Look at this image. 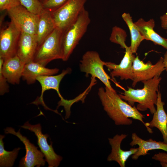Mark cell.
Listing matches in <instances>:
<instances>
[{
	"label": "cell",
	"mask_w": 167,
	"mask_h": 167,
	"mask_svg": "<svg viewBox=\"0 0 167 167\" xmlns=\"http://www.w3.org/2000/svg\"><path fill=\"white\" fill-rule=\"evenodd\" d=\"M98 94L104 110L115 125H130L133 122L131 118L139 121L145 126L144 116L135 107L124 101L116 91L101 87L98 89Z\"/></svg>",
	"instance_id": "1"
},
{
	"label": "cell",
	"mask_w": 167,
	"mask_h": 167,
	"mask_svg": "<svg viewBox=\"0 0 167 167\" xmlns=\"http://www.w3.org/2000/svg\"><path fill=\"white\" fill-rule=\"evenodd\" d=\"M160 75H156L151 79L142 81L144 86L142 89L127 87V90L119 95L132 106L137 103L136 108L138 110L144 111L149 109L153 114L156 110L155 106L157 103L159 85L162 79Z\"/></svg>",
	"instance_id": "2"
},
{
	"label": "cell",
	"mask_w": 167,
	"mask_h": 167,
	"mask_svg": "<svg viewBox=\"0 0 167 167\" xmlns=\"http://www.w3.org/2000/svg\"><path fill=\"white\" fill-rule=\"evenodd\" d=\"M91 22L88 12L85 9L77 20L62 33V57L67 61L87 31Z\"/></svg>",
	"instance_id": "3"
},
{
	"label": "cell",
	"mask_w": 167,
	"mask_h": 167,
	"mask_svg": "<svg viewBox=\"0 0 167 167\" xmlns=\"http://www.w3.org/2000/svg\"><path fill=\"white\" fill-rule=\"evenodd\" d=\"M63 32L56 27L37 47L33 61L45 66L53 60L62 59V37Z\"/></svg>",
	"instance_id": "4"
},
{
	"label": "cell",
	"mask_w": 167,
	"mask_h": 167,
	"mask_svg": "<svg viewBox=\"0 0 167 167\" xmlns=\"http://www.w3.org/2000/svg\"><path fill=\"white\" fill-rule=\"evenodd\" d=\"M87 0H68L51 12L56 27L63 32L73 24L85 9Z\"/></svg>",
	"instance_id": "5"
},
{
	"label": "cell",
	"mask_w": 167,
	"mask_h": 167,
	"mask_svg": "<svg viewBox=\"0 0 167 167\" xmlns=\"http://www.w3.org/2000/svg\"><path fill=\"white\" fill-rule=\"evenodd\" d=\"M80 62V71L85 73L86 77L90 75L92 78H96L102 82L105 87L112 91H115L111 86L109 76L104 70L105 62L101 59L97 52L87 51L83 55Z\"/></svg>",
	"instance_id": "6"
},
{
	"label": "cell",
	"mask_w": 167,
	"mask_h": 167,
	"mask_svg": "<svg viewBox=\"0 0 167 167\" xmlns=\"http://www.w3.org/2000/svg\"><path fill=\"white\" fill-rule=\"evenodd\" d=\"M6 11L11 21L21 32L36 35L39 15L30 12L21 4Z\"/></svg>",
	"instance_id": "7"
},
{
	"label": "cell",
	"mask_w": 167,
	"mask_h": 167,
	"mask_svg": "<svg viewBox=\"0 0 167 167\" xmlns=\"http://www.w3.org/2000/svg\"><path fill=\"white\" fill-rule=\"evenodd\" d=\"M20 130V129L16 132L15 129L11 127H7L4 129L5 134H11L16 136L24 145L26 154L21 159L19 166L40 167L44 166L45 161L44 158V155L41 151L38 150L37 147L30 143L26 137L22 135Z\"/></svg>",
	"instance_id": "8"
},
{
	"label": "cell",
	"mask_w": 167,
	"mask_h": 167,
	"mask_svg": "<svg viewBox=\"0 0 167 167\" xmlns=\"http://www.w3.org/2000/svg\"><path fill=\"white\" fill-rule=\"evenodd\" d=\"M165 70L163 57H161L156 63L153 65L150 61L144 63L137 56L132 65L133 79L132 86L135 87L139 82L151 79L156 75H160Z\"/></svg>",
	"instance_id": "9"
},
{
	"label": "cell",
	"mask_w": 167,
	"mask_h": 167,
	"mask_svg": "<svg viewBox=\"0 0 167 167\" xmlns=\"http://www.w3.org/2000/svg\"><path fill=\"white\" fill-rule=\"evenodd\" d=\"M20 127L34 133L37 138V144L41 151L44 155L45 161L48 164V167H58L63 158L55 152L51 141H50V145H49L47 139L49 135L47 134H44L42 133L40 124L38 123L32 125L27 121Z\"/></svg>",
	"instance_id": "10"
},
{
	"label": "cell",
	"mask_w": 167,
	"mask_h": 167,
	"mask_svg": "<svg viewBox=\"0 0 167 167\" xmlns=\"http://www.w3.org/2000/svg\"><path fill=\"white\" fill-rule=\"evenodd\" d=\"M21 32L11 21L0 33V57L5 59L17 54Z\"/></svg>",
	"instance_id": "11"
},
{
	"label": "cell",
	"mask_w": 167,
	"mask_h": 167,
	"mask_svg": "<svg viewBox=\"0 0 167 167\" xmlns=\"http://www.w3.org/2000/svg\"><path fill=\"white\" fill-rule=\"evenodd\" d=\"M125 55L118 64L111 62H105V66L109 71L110 75L113 78L119 77L121 80L133 79L132 65L135 58L130 47L126 46L125 48Z\"/></svg>",
	"instance_id": "12"
},
{
	"label": "cell",
	"mask_w": 167,
	"mask_h": 167,
	"mask_svg": "<svg viewBox=\"0 0 167 167\" xmlns=\"http://www.w3.org/2000/svg\"><path fill=\"white\" fill-rule=\"evenodd\" d=\"M25 64L17 55L4 60L0 57V69L8 82L13 84H19Z\"/></svg>",
	"instance_id": "13"
},
{
	"label": "cell",
	"mask_w": 167,
	"mask_h": 167,
	"mask_svg": "<svg viewBox=\"0 0 167 167\" xmlns=\"http://www.w3.org/2000/svg\"><path fill=\"white\" fill-rule=\"evenodd\" d=\"M127 136V135L125 134H116L113 138H108L111 151L107 157L108 161H115L121 167H125L126 162L129 157L138 151V148H131L128 151H124L121 149V143Z\"/></svg>",
	"instance_id": "14"
},
{
	"label": "cell",
	"mask_w": 167,
	"mask_h": 167,
	"mask_svg": "<svg viewBox=\"0 0 167 167\" xmlns=\"http://www.w3.org/2000/svg\"><path fill=\"white\" fill-rule=\"evenodd\" d=\"M38 44L36 35L21 32L17 55L24 64L33 61Z\"/></svg>",
	"instance_id": "15"
},
{
	"label": "cell",
	"mask_w": 167,
	"mask_h": 167,
	"mask_svg": "<svg viewBox=\"0 0 167 167\" xmlns=\"http://www.w3.org/2000/svg\"><path fill=\"white\" fill-rule=\"evenodd\" d=\"M164 102L162 101L161 93L159 91L156 110L153 114L152 120L150 122L145 123V126L151 134L153 133L151 128H157L162 135L163 142L167 143V114L164 109Z\"/></svg>",
	"instance_id": "16"
},
{
	"label": "cell",
	"mask_w": 167,
	"mask_h": 167,
	"mask_svg": "<svg viewBox=\"0 0 167 167\" xmlns=\"http://www.w3.org/2000/svg\"><path fill=\"white\" fill-rule=\"evenodd\" d=\"M72 71L71 68L68 67L66 69L63 70L59 74L56 75H40L36 78V80L40 84L41 87V96L37 100L35 101L32 103L35 104H42L46 107L43 100V96L44 92L47 90L53 89L56 91L61 99L63 98L61 96L59 90V86L60 82L64 76L69 74H70Z\"/></svg>",
	"instance_id": "17"
},
{
	"label": "cell",
	"mask_w": 167,
	"mask_h": 167,
	"mask_svg": "<svg viewBox=\"0 0 167 167\" xmlns=\"http://www.w3.org/2000/svg\"><path fill=\"white\" fill-rule=\"evenodd\" d=\"M132 141L130 143L132 147L137 145L139 146L138 151L132 155V159L136 160L141 156L148 154V152L151 150L161 149L167 153V143L163 141H157L150 138L145 140L138 136L136 133H133L131 135Z\"/></svg>",
	"instance_id": "18"
},
{
	"label": "cell",
	"mask_w": 167,
	"mask_h": 167,
	"mask_svg": "<svg viewBox=\"0 0 167 167\" xmlns=\"http://www.w3.org/2000/svg\"><path fill=\"white\" fill-rule=\"evenodd\" d=\"M59 70L57 68L49 69L41 64L31 62L25 64L22 77L23 79L28 84H34L36 77L40 75H51L58 73Z\"/></svg>",
	"instance_id": "19"
},
{
	"label": "cell",
	"mask_w": 167,
	"mask_h": 167,
	"mask_svg": "<svg viewBox=\"0 0 167 167\" xmlns=\"http://www.w3.org/2000/svg\"><path fill=\"white\" fill-rule=\"evenodd\" d=\"M134 23L144 40L150 41L155 45H161L167 50V39L161 36L154 30L155 22L153 19L145 21L140 18Z\"/></svg>",
	"instance_id": "20"
},
{
	"label": "cell",
	"mask_w": 167,
	"mask_h": 167,
	"mask_svg": "<svg viewBox=\"0 0 167 167\" xmlns=\"http://www.w3.org/2000/svg\"><path fill=\"white\" fill-rule=\"evenodd\" d=\"M39 15L36 34L38 47L56 28L50 11L44 9Z\"/></svg>",
	"instance_id": "21"
},
{
	"label": "cell",
	"mask_w": 167,
	"mask_h": 167,
	"mask_svg": "<svg viewBox=\"0 0 167 167\" xmlns=\"http://www.w3.org/2000/svg\"><path fill=\"white\" fill-rule=\"evenodd\" d=\"M130 30L131 36L130 46L133 54L136 53L138 48L142 41L144 40L138 28L133 21L132 17L129 13H124L122 15Z\"/></svg>",
	"instance_id": "22"
},
{
	"label": "cell",
	"mask_w": 167,
	"mask_h": 167,
	"mask_svg": "<svg viewBox=\"0 0 167 167\" xmlns=\"http://www.w3.org/2000/svg\"><path fill=\"white\" fill-rule=\"evenodd\" d=\"M4 137V135H0V167H11L14 164L21 148H15L11 151L6 150L3 141Z\"/></svg>",
	"instance_id": "23"
},
{
	"label": "cell",
	"mask_w": 167,
	"mask_h": 167,
	"mask_svg": "<svg viewBox=\"0 0 167 167\" xmlns=\"http://www.w3.org/2000/svg\"><path fill=\"white\" fill-rule=\"evenodd\" d=\"M20 4L30 12L39 15L44 10L39 0H20Z\"/></svg>",
	"instance_id": "24"
},
{
	"label": "cell",
	"mask_w": 167,
	"mask_h": 167,
	"mask_svg": "<svg viewBox=\"0 0 167 167\" xmlns=\"http://www.w3.org/2000/svg\"><path fill=\"white\" fill-rule=\"evenodd\" d=\"M124 31L121 28L115 26L113 28L112 32L110 38V41L113 43L118 44L123 48L126 46L124 39Z\"/></svg>",
	"instance_id": "25"
},
{
	"label": "cell",
	"mask_w": 167,
	"mask_h": 167,
	"mask_svg": "<svg viewBox=\"0 0 167 167\" xmlns=\"http://www.w3.org/2000/svg\"><path fill=\"white\" fill-rule=\"evenodd\" d=\"M68 0H49L42 4L44 9L52 11L60 7Z\"/></svg>",
	"instance_id": "26"
},
{
	"label": "cell",
	"mask_w": 167,
	"mask_h": 167,
	"mask_svg": "<svg viewBox=\"0 0 167 167\" xmlns=\"http://www.w3.org/2000/svg\"><path fill=\"white\" fill-rule=\"evenodd\" d=\"M20 4V0H0V10L7 11Z\"/></svg>",
	"instance_id": "27"
},
{
	"label": "cell",
	"mask_w": 167,
	"mask_h": 167,
	"mask_svg": "<svg viewBox=\"0 0 167 167\" xmlns=\"http://www.w3.org/2000/svg\"><path fill=\"white\" fill-rule=\"evenodd\" d=\"M8 81L3 75L1 69H0V94L3 95L5 93L9 92V86L7 84Z\"/></svg>",
	"instance_id": "28"
},
{
	"label": "cell",
	"mask_w": 167,
	"mask_h": 167,
	"mask_svg": "<svg viewBox=\"0 0 167 167\" xmlns=\"http://www.w3.org/2000/svg\"><path fill=\"white\" fill-rule=\"evenodd\" d=\"M152 159L160 162L167 163V153L159 152L155 154Z\"/></svg>",
	"instance_id": "29"
},
{
	"label": "cell",
	"mask_w": 167,
	"mask_h": 167,
	"mask_svg": "<svg viewBox=\"0 0 167 167\" xmlns=\"http://www.w3.org/2000/svg\"><path fill=\"white\" fill-rule=\"evenodd\" d=\"M161 26L164 29L167 30V12L160 16Z\"/></svg>",
	"instance_id": "30"
},
{
	"label": "cell",
	"mask_w": 167,
	"mask_h": 167,
	"mask_svg": "<svg viewBox=\"0 0 167 167\" xmlns=\"http://www.w3.org/2000/svg\"><path fill=\"white\" fill-rule=\"evenodd\" d=\"M166 33H167V30H166ZM163 62L165 65V70L167 72V50L164 55Z\"/></svg>",
	"instance_id": "31"
},
{
	"label": "cell",
	"mask_w": 167,
	"mask_h": 167,
	"mask_svg": "<svg viewBox=\"0 0 167 167\" xmlns=\"http://www.w3.org/2000/svg\"><path fill=\"white\" fill-rule=\"evenodd\" d=\"M160 164L163 167H167V163L160 162Z\"/></svg>",
	"instance_id": "32"
},
{
	"label": "cell",
	"mask_w": 167,
	"mask_h": 167,
	"mask_svg": "<svg viewBox=\"0 0 167 167\" xmlns=\"http://www.w3.org/2000/svg\"><path fill=\"white\" fill-rule=\"evenodd\" d=\"M49 0H39L40 2L43 4Z\"/></svg>",
	"instance_id": "33"
}]
</instances>
